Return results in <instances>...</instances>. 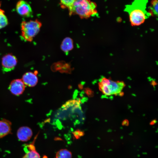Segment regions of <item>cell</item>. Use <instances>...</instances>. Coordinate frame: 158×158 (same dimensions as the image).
<instances>
[{
	"instance_id": "cell-20",
	"label": "cell",
	"mask_w": 158,
	"mask_h": 158,
	"mask_svg": "<svg viewBox=\"0 0 158 158\" xmlns=\"http://www.w3.org/2000/svg\"><path fill=\"white\" fill-rule=\"evenodd\" d=\"M79 88L80 90H82L83 88V85L81 84H79L78 85Z\"/></svg>"
},
{
	"instance_id": "cell-16",
	"label": "cell",
	"mask_w": 158,
	"mask_h": 158,
	"mask_svg": "<svg viewBox=\"0 0 158 158\" xmlns=\"http://www.w3.org/2000/svg\"><path fill=\"white\" fill-rule=\"evenodd\" d=\"M8 23V20L4 11L0 8V29L6 26Z\"/></svg>"
},
{
	"instance_id": "cell-13",
	"label": "cell",
	"mask_w": 158,
	"mask_h": 158,
	"mask_svg": "<svg viewBox=\"0 0 158 158\" xmlns=\"http://www.w3.org/2000/svg\"><path fill=\"white\" fill-rule=\"evenodd\" d=\"M71 152L66 149H62L56 153V158H72Z\"/></svg>"
},
{
	"instance_id": "cell-19",
	"label": "cell",
	"mask_w": 158,
	"mask_h": 158,
	"mask_svg": "<svg viewBox=\"0 0 158 158\" xmlns=\"http://www.w3.org/2000/svg\"><path fill=\"white\" fill-rule=\"evenodd\" d=\"M73 134L76 138H78L83 135V132L80 130H77L74 132Z\"/></svg>"
},
{
	"instance_id": "cell-4",
	"label": "cell",
	"mask_w": 158,
	"mask_h": 158,
	"mask_svg": "<svg viewBox=\"0 0 158 158\" xmlns=\"http://www.w3.org/2000/svg\"><path fill=\"white\" fill-rule=\"evenodd\" d=\"M42 23L37 20L24 21L21 24V37L23 40L27 42H31L38 33Z\"/></svg>"
},
{
	"instance_id": "cell-6",
	"label": "cell",
	"mask_w": 158,
	"mask_h": 158,
	"mask_svg": "<svg viewBox=\"0 0 158 158\" xmlns=\"http://www.w3.org/2000/svg\"><path fill=\"white\" fill-rule=\"evenodd\" d=\"M16 9L17 13L22 16L29 17L32 15V11L30 5L24 0H20L17 2Z\"/></svg>"
},
{
	"instance_id": "cell-7",
	"label": "cell",
	"mask_w": 158,
	"mask_h": 158,
	"mask_svg": "<svg viewBox=\"0 0 158 158\" xmlns=\"http://www.w3.org/2000/svg\"><path fill=\"white\" fill-rule=\"evenodd\" d=\"M25 88V85L21 79H16L10 83L8 89L11 93L16 96L22 94Z\"/></svg>"
},
{
	"instance_id": "cell-8",
	"label": "cell",
	"mask_w": 158,
	"mask_h": 158,
	"mask_svg": "<svg viewBox=\"0 0 158 158\" xmlns=\"http://www.w3.org/2000/svg\"><path fill=\"white\" fill-rule=\"evenodd\" d=\"M32 132L29 127L23 126L18 130L17 135L18 139L22 142H27L30 140L32 135Z\"/></svg>"
},
{
	"instance_id": "cell-17",
	"label": "cell",
	"mask_w": 158,
	"mask_h": 158,
	"mask_svg": "<svg viewBox=\"0 0 158 158\" xmlns=\"http://www.w3.org/2000/svg\"><path fill=\"white\" fill-rule=\"evenodd\" d=\"M76 0H60V4L63 8H70Z\"/></svg>"
},
{
	"instance_id": "cell-10",
	"label": "cell",
	"mask_w": 158,
	"mask_h": 158,
	"mask_svg": "<svg viewBox=\"0 0 158 158\" xmlns=\"http://www.w3.org/2000/svg\"><path fill=\"white\" fill-rule=\"evenodd\" d=\"M23 149L25 154L22 158H40L39 154L35 150L34 143L25 145Z\"/></svg>"
},
{
	"instance_id": "cell-1",
	"label": "cell",
	"mask_w": 158,
	"mask_h": 158,
	"mask_svg": "<svg viewBox=\"0 0 158 158\" xmlns=\"http://www.w3.org/2000/svg\"><path fill=\"white\" fill-rule=\"evenodd\" d=\"M147 2L148 0H134L125 6V11L128 13L132 25H141L151 15L146 10Z\"/></svg>"
},
{
	"instance_id": "cell-3",
	"label": "cell",
	"mask_w": 158,
	"mask_h": 158,
	"mask_svg": "<svg viewBox=\"0 0 158 158\" xmlns=\"http://www.w3.org/2000/svg\"><path fill=\"white\" fill-rule=\"evenodd\" d=\"M98 85L102 94L108 97L119 94L125 85L122 81H114L103 77L99 79Z\"/></svg>"
},
{
	"instance_id": "cell-12",
	"label": "cell",
	"mask_w": 158,
	"mask_h": 158,
	"mask_svg": "<svg viewBox=\"0 0 158 158\" xmlns=\"http://www.w3.org/2000/svg\"><path fill=\"white\" fill-rule=\"evenodd\" d=\"M62 50L66 53L72 50L73 48V41L70 37H66L63 40L61 45Z\"/></svg>"
},
{
	"instance_id": "cell-15",
	"label": "cell",
	"mask_w": 158,
	"mask_h": 158,
	"mask_svg": "<svg viewBox=\"0 0 158 158\" xmlns=\"http://www.w3.org/2000/svg\"><path fill=\"white\" fill-rule=\"evenodd\" d=\"M158 0H153L151 3L149 12L151 15L157 16L158 15Z\"/></svg>"
},
{
	"instance_id": "cell-9",
	"label": "cell",
	"mask_w": 158,
	"mask_h": 158,
	"mask_svg": "<svg viewBox=\"0 0 158 158\" xmlns=\"http://www.w3.org/2000/svg\"><path fill=\"white\" fill-rule=\"evenodd\" d=\"M36 71L33 73L28 72L25 73L21 79L25 85L30 87H33L37 83L38 80L37 76Z\"/></svg>"
},
{
	"instance_id": "cell-14",
	"label": "cell",
	"mask_w": 158,
	"mask_h": 158,
	"mask_svg": "<svg viewBox=\"0 0 158 158\" xmlns=\"http://www.w3.org/2000/svg\"><path fill=\"white\" fill-rule=\"evenodd\" d=\"M80 102V100L75 99L69 100L63 105L62 108L64 110L71 107L77 108L79 107Z\"/></svg>"
},
{
	"instance_id": "cell-11",
	"label": "cell",
	"mask_w": 158,
	"mask_h": 158,
	"mask_svg": "<svg viewBox=\"0 0 158 158\" xmlns=\"http://www.w3.org/2000/svg\"><path fill=\"white\" fill-rule=\"evenodd\" d=\"M11 123L6 119L0 120V138L11 133Z\"/></svg>"
},
{
	"instance_id": "cell-18",
	"label": "cell",
	"mask_w": 158,
	"mask_h": 158,
	"mask_svg": "<svg viewBox=\"0 0 158 158\" xmlns=\"http://www.w3.org/2000/svg\"><path fill=\"white\" fill-rule=\"evenodd\" d=\"M84 91L89 97H92L93 95V91L89 88H85L84 89Z\"/></svg>"
},
{
	"instance_id": "cell-2",
	"label": "cell",
	"mask_w": 158,
	"mask_h": 158,
	"mask_svg": "<svg viewBox=\"0 0 158 158\" xmlns=\"http://www.w3.org/2000/svg\"><path fill=\"white\" fill-rule=\"evenodd\" d=\"M97 5L90 0H76L69 9L70 15L76 14L82 18H87L97 14Z\"/></svg>"
},
{
	"instance_id": "cell-5",
	"label": "cell",
	"mask_w": 158,
	"mask_h": 158,
	"mask_svg": "<svg viewBox=\"0 0 158 158\" xmlns=\"http://www.w3.org/2000/svg\"><path fill=\"white\" fill-rule=\"evenodd\" d=\"M17 59L14 55L9 54L2 58L1 65L3 71L8 72L14 69L17 63Z\"/></svg>"
}]
</instances>
